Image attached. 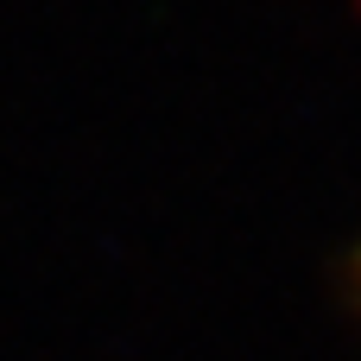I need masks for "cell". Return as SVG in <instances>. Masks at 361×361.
Returning <instances> with one entry per match:
<instances>
[{
  "mask_svg": "<svg viewBox=\"0 0 361 361\" xmlns=\"http://www.w3.org/2000/svg\"><path fill=\"white\" fill-rule=\"evenodd\" d=\"M349 298L361 305V247H355V260H349Z\"/></svg>",
  "mask_w": 361,
  "mask_h": 361,
  "instance_id": "obj_1",
  "label": "cell"
}]
</instances>
